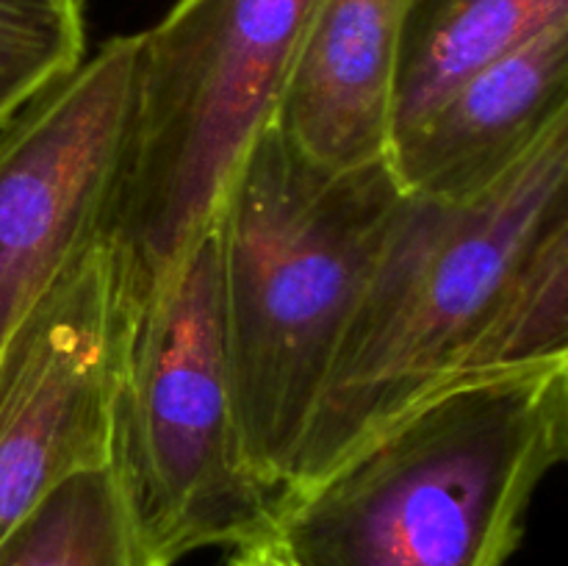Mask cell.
I'll list each match as a JSON object with an SVG mask.
<instances>
[{
  "label": "cell",
  "instance_id": "3",
  "mask_svg": "<svg viewBox=\"0 0 568 566\" xmlns=\"http://www.w3.org/2000/svg\"><path fill=\"white\" fill-rule=\"evenodd\" d=\"M566 203L568 100L480 192L449 203L408 194L286 494L458 375Z\"/></svg>",
  "mask_w": 568,
  "mask_h": 566
},
{
  "label": "cell",
  "instance_id": "7",
  "mask_svg": "<svg viewBox=\"0 0 568 566\" xmlns=\"http://www.w3.org/2000/svg\"><path fill=\"white\" fill-rule=\"evenodd\" d=\"M136 37H114L0 128V350L105 236L136 87Z\"/></svg>",
  "mask_w": 568,
  "mask_h": 566
},
{
  "label": "cell",
  "instance_id": "12",
  "mask_svg": "<svg viewBox=\"0 0 568 566\" xmlns=\"http://www.w3.org/2000/svg\"><path fill=\"white\" fill-rule=\"evenodd\" d=\"M568 353V203L538 239L458 375L521 370ZM453 377V381H455ZM449 381V383H453Z\"/></svg>",
  "mask_w": 568,
  "mask_h": 566
},
{
  "label": "cell",
  "instance_id": "8",
  "mask_svg": "<svg viewBox=\"0 0 568 566\" xmlns=\"http://www.w3.org/2000/svg\"><path fill=\"white\" fill-rule=\"evenodd\" d=\"M414 3L320 0L275 114V128L300 153L342 172L392 159Z\"/></svg>",
  "mask_w": 568,
  "mask_h": 566
},
{
  "label": "cell",
  "instance_id": "5",
  "mask_svg": "<svg viewBox=\"0 0 568 566\" xmlns=\"http://www.w3.org/2000/svg\"><path fill=\"white\" fill-rule=\"evenodd\" d=\"M114 466L159 566L270 542L281 497L242 442L222 325L216 222L144 297L120 397Z\"/></svg>",
  "mask_w": 568,
  "mask_h": 566
},
{
  "label": "cell",
  "instance_id": "4",
  "mask_svg": "<svg viewBox=\"0 0 568 566\" xmlns=\"http://www.w3.org/2000/svg\"><path fill=\"white\" fill-rule=\"evenodd\" d=\"M320 0H178L139 33L133 114L105 236L144 297L214 225L233 175L275 125Z\"/></svg>",
  "mask_w": 568,
  "mask_h": 566
},
{
  "label": "cell",
  "instance_id": "14",
  "mask_svg": "<svg viewBox=\"0 0 568 566\" xmlns=\"http://www.w3.org/2000/svg\"><path fill=\"white\" fill-rule=\"evenodd\" d=\"M231 566H297L281 544L275 542H255L236 547L231 555Z\"/></svg>",
  "mask_w": 568,
  "mask_h": 566
},
{
  "label": "cell",
  "instance_id": "15",
  "mask_svg": "<svg viewBox=\"0 0 568 566\" xmlns=\"http://www.w3.org/2000/svg\"><path fill=\"white\" fill-rule=\"evenodd\" d=\"M555 394H558V433L560 453L568 461V353L558 358V375H555Z\"/></svg>",
  "mask_w": 568,
  "mask_h": 566
},
{
  "label": "cell",
  "instance_id": "9",
  "mask_svg": "<svg viewBox=\"0 0 568 566\" xmlns=\"http://www.w3.org/2000/svg\"><path fill=\"white\" fill-rule=\"evenodd\" d=\"M568 100V14L488 61L397 133L392 166L410 198L480 192Z\"/></svg>",
  "mask_w": 568,
  "mask_h": 566
},
{
  "label": "cell",
  "instance_id": "10",
  "mask_svg": "<svg viewBox=\"0 0 568 566\" xmlns=\"http://www.w3.org/2000/svg\"><path fill=\"white\" fill-rule=\"evenodd\" d=\"M566 14L568 0H416L399 59L397 133L471 72Z\"/></svg>",
  "mask_w": 568,
  "mask_h": 566
},
{
  "label": "cell",
  "instance_id": "6",
  "mask_svg": "<svg viewBox=\"0 0 568 566\" xmlns=\"http://www.w3.org/2000/svg\"><path fill=\"white\" fill-rule=\"evenodd\" d=\"M144 289L109 236L78 255L0 350V538L59 483L114 464Z\"/></svg>",
  "mask_w": 568,
  "mask_h": 566
},
{
  "label": "cell",
  "instance_id": "1",
  "mask_svg": "<svg viewBox=\"0 0 568 566\" xmlns=\"http://www.w3.org/2000/svg\"><path fill=\"white\" fill-rule=\"evenodd\" d=\"M405 200L392 159L327 170L272 125L216 211L233 403L281 503Z\"/></svg>",
  "mask_w": 568,
  "mask_h": 566
},
{
  "label": "cell",
  "instance_id": "13",
  "mask_svg": "<svg viewBox=\"0 0 568 566\" xmlns=\"http://www.w3.org/2000/svg\"><path fill=\"white\" fill-rule=\"evenodd\" d=\"M83 59V0H0V128Z\"/></svg>",
  "mask_w": 568,
  "mask_h": 566
},
{
  "label": "cell",
  "instance_id": "11",
  "mask_svg": "<svg viewBox=\"0 0 568 566\" xmlns=\"http://www.w3.org/2000/svg\"><path fill=\"white\" fill-rule=\"evenodd\" d=\"M0 566H159L139 533L114 464L44 494L3 538Z\"/></svg>",
  "mask_w": 568,
  "mask_h": 566
},
{
  "label": "cell",
  "instance_id": "2",
  "mask_svg": "<svg viewBox=\"0 0 568 566\" xmlns=\"http://www.w3.org/2000/svg\"><path fill=\"white\" fill-rule=\"evenodd\" d=\"M558 361L455 377L286 494L297 566H505L558 461Z\"/></svg>",
  "mask_w": 568,
  "mask_h": 566
}]
</instances>
